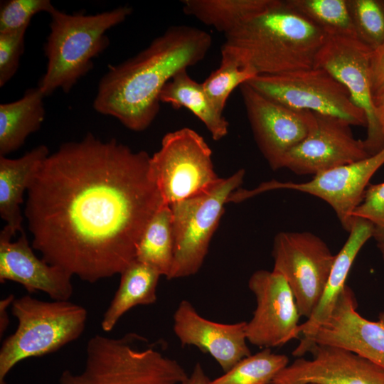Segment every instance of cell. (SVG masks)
Masks as SVG:
<instances>
[{"label":"cell","instance_id":"1","mask_svg":"<svg viewBox=\"0 0 384 384\" xmlns=\"http://www.w3.org/2000/svg\"><path fill=\"white\" fill-rule=\"evenodd\" d=\"M145 151L87 133L62 144L34 174L23 215L31 246L48 263L95 283L135 260L164 204Z\"/></svg>","mask_w":384,"mask_h":384},{"label":"cell","instance_id":"2","mask_svg":"<svg viewBox=\"0 0 384 384\" xmlns=\"http://www.w3.org/2000/svg\"><path fill=\"white\" fill-rule=\"evenodd\" d=\"M211 44V36L200 28H168L134 56L109 66L99 81L93 108L130 130L146 129L159 112L165 85L180 71L201 62Z\"/></svg>","mask_w":384,"mask_h":384},{"label":"cell","instance_id":"3","mask_svg":"<svg viewBox=\"0 0 384 384\" xmlns=\"http://www.w3.org/2000/svg\"><path fill=\"white\" fill-rule=\"evenodd\" d=\"M326 37L285 0H276L225 35L221 52L232 55L257 75H279L313 68Z\"/></svg>","mask_w":384,"mask_h":384},{"label":"cell","instance_id":"4","mask_svg":"<svg viewBox=\"0 0 384 384\" xmlns=\"http://www.w3.org/2000/svg\"><path fill=\"white\" fill-rule=\"evenodd\" d=\"M132 13L123 6L96 14H66L55 8L44 44L46 70L38 88L44 96L58 89L68 93L92 68V59L109 46L106 32Z\"/></svg>","mask_w":384,"mask_h":384},{"label":"cell","instance_id":"5","mask_svg":"<svg viewBox=\"0 0 384 384\" xmlns=\"http://www.w3.org/2000/svg\"><path fill=\"white\" fill-rule=\"evenodd\" d=\"M129 333L119 338L95 335L87 342L82 372L65 370L60 384H182L188 377L176 360Z\"/></svg>","mask_w":384,"mask_h":384},{"label":"cell","instance_id":"6","mask_svg":"<svg viewBox=\"0 0 384 384\" xmlns=\"http://www.w3.org/2000/svg\"><path fill=\"white\" fill-rule=\"evenodd\" d=\"M11 306L18 326L1 347L0 384H6V376L18 362L53 353L78 338L87 317L83 306L69 300L46 302L25 295Z\"/></svg>","mask_w":384,"mask_h":384},{"label":"cell","instance_id":"7","mask_svg":"<svg viewBox=\"0 0 384 384\" xmlns=\"http://www.w3.org/2000/svg\"><path fill=\"white\" fill-rule=\"evenodd\" d=\"M241 169L202 194L171 204L174 240L173 265L166 278L196 274L208 254L211 238L233 193L243 182Z\"/></svg>","mask_w":384,"mask_h":384},{"label":"cell","instance_id":"8","mask_svg":"<svg viewBox=\"0 0 384 384\" xmlns=\"http://www.w3.org/2000/svg\"><path fill=\"white\" fill-rule=\"evenodd\" d=\"M150 166L169 206L208 191L222 180L215 171L210 146L188 127L166 133L151 156Z\"/></svg>","mask_w":384,"mask_h":384},{"label":"cell","instance_id":"9","mask_svg":"<svg viewBox=\"0 0 384 384\" xmlns=\"http://www.w3.org/2000/svg\"><path fill=\"white\" fill-rule=\"evenodd\" d=\"M247 83L291 109L331 116L351 126H367L365 113L353 103L346 87L324 69L257 75Z\"/></svg>","mask_w":384,"mask_h":384},{"label":"cell","instance_id":"10","mask_svg":"<svg viewBox=\"0 0 384 384\" xmlns=\"http://www.w3.org/2000/svg\"><path fill=\"white\" fill-rule=\"evenodd\" d=\"M273 270L287 280L299 314L309 319L316 309L335 261L326 243L308 231H282L273 241Z\"/></svg>","mask_w":384,"mask_h":384},{"label":"cell","instance_id":"11","mask_svg":"<svg viewBox=\"0 0 384 384\" xmlns=\"http://www.w3.org/2000/svg\"><path fill=\"white\" fill-rule=\"evenodd\" d=\"M384 164V147L361 160L319 173L306 182H264L250 191H240L243 201L262 192L288 189L308 193L321 198L334 210L341 226L349 232L354 218L352 213L361 202L369 181Z\"/></svg>","mask_w":384,"mask_h":384},{"label":"cell","instance_id":"12","mask_svg":"<svg viewBox=\"0 0 384 384\" xmlns=\"http://www.w3.org/2000/svg\"><path fill=\"white\" fill-rule=\"evenodd\" d=\"M371 50L357 38L327 36L314 66L326 70L341 83L353 103L365 113L367 136L363 142L370 155L384 147V132L375 114L371 90L369 69Z\"/></svg>","mask_w":384,"mask_h":384},{"label":"cell","instance_id":"13","mask_svg":"<svg viewBox=\"0 0 384 384\" xmlns=\"http://www.w3.org/2000/svg\"><path fill=\"white\" fill-rule=\"evenodd\" d=\"M240 94L255 140L272 170L281 169L286 154L304 140L314 123L311 111L287 107L247 82Z\"/></svg>","mask_w":384,"mask_h":384},{"label":"cell","instance_id":"14","mask_svg":"<svg viewBox=\"0 0 384 384\" xmlns=\"http://www.w3.org/2000/svg\"><path fill=\"white\" fill-rule=\"evenodd\" d=\"M248 287L255 297L257 306L246 324L247 341L257 347L271 348L297 338L301 334V315L284 276L273 270H259L250 276Z\"/></svg>","mask_w":384,"mask_h":384},{"label":"cell","instance_id":"15","mask_svg":"<svg viewBox=\"0 0 384 384\" xmlns=\"http://www.w3.org/2000/svg\"><path fill=\"white\" fill-rule=\"evenodd\" d=\"M314 114V123L310 132L286 154L281 169H288L298 175L315 176L370 156L363 140L355 138L348 123L331 116Z\"/></svg>","mask_w":384,"mask_h":384},{"label":"cell","instance_id":"16","mask_svg":"<svg viewBox=\"0 0 384 384\" xmlns=\"http://www.w3.org/2000/svg\"><path fill=\"white\" fill-rule=\"evenodd\" d=\"M313 358H297L270 384H384V368L348 350L315 344Z\"/></svg>","mask_w":384,"mask_h":384},{"label":"cell","instance_id":"17","mask_svg":"<svg viewBox=\"0 0 384 384\" xmlns=\"http://www.w3.org/2000/svg\"><path fill=\"white\" fill-rule=\"evenodd\" d=\"M357 306L354 293L346 285L330 316L316 331L312 347L321 344L342 348L384 368V311L379 313L377 321H370L360 315Z\"/></svg>","mask_w":384,"mask_h":384},{"label":"cell","instance_id":"18","mask_svg":"<svg viewBox=\"0 0 384 384\" xmlns=\"http://www.w3.org/2000/svg\"><path fill=\"white\" fill-rule=\"evenodd\" d=\"M173 319V330L181 346H193L210 354L224 372L251 355L246 321L222 324L206 319L187 300L179 303Z\"/></svg>","mask_w":384,"mask_h":384},{"label":"cell","instance_id":"19","mask_svg":"<svg viewBox=\"0 0 384 384\" xmlns=\"http://www.w3.org/2000/svg\"><path fill=\"white\" fill-rule=\"evenodd\" d=\"M73 276L62 268L38 258L26 234L16 241L0 235V282H17L29 292L47 294L53 300L68 301L73 293Z\"/></svg>","mask_w":384,"mask_h":384},{"label":"cell","instance_id":"20","mask_svg":"<svg viewBox=\"0 0 384 384\" xmlns=\"http://www.w3.org/2000/svg\"><path fill=\"white\" fill-rule=\"evenodd\" d=\"M348 233L346 241L336 255L326 285L316 309L311 316L299 325V331L303 338L292 352L297 358L302 357L311 348L316 331L330 316L346 286V279L356 256L366 242L373 238V226L365 219L354 218Z\"/></svg>","mask_w":384,"mask_h":384},{"label":"cell","instance_id":"21","mask_svg":"<svg viewBox=\"0 0 384 384\" xmlns=\"http://www.w3.org/2000/svg\"><path fill=\"white\" fill-rule=\"evenodd\" d=\"M50 154L39 145L17 159L0 156V216L6 224L0 235L11 239L23 231L21 205L34 174Z\"/></svg>","mask_w":384,"mask_h":384},{"label":"cell","instance_id":"22","mask_svg":"<svg viewBox=\"0 0 384 384\" xmlns=\"http://www.w3.org/2000/svg\"><path fill=\"white\" fill-rule=\"evenodd\" d=\"M159 99L175 109H188L204 124L213 140L219 141L228 134V120L208 97L202 82L192 79L187 70L178 73L165 85Z\"/></svg>","mask_w":384,"mask_h":384},{"label":"cell","instance_id":"23","mask_svg":"<svg viewBox=\"0 0 384 384\" xmlns=\"http://www.w3.org/2000/svg\"><path fill=\"white\" fill-rule=\"evenodd\" d=\"M44 97L37 87L28 89L16 101L0 105V156L18 150L40 129L45 119Z\"/></svg>","mask_w":384,"mask_h":384},{"label":"cell","instance_id":"24","mask_svg":"<svg viewBox=\"0 0 384 384\" xmlns=\"http://www.w3.org/2000/svg\"><path fill=\"white\" fill-rule=\"evenodd\" d=\"M161 276L151 266L136 260L133 261L120 274L119 287L101 321L102 330L111 331L119 319L132 308L156 302Z\"/></svg>","mask_w":384,"mask_h":384},{"label":"cell","instance_id":"25","mask_svg":"<svg viewBox=\"0 0 384 384\" xmlns=\"http://www.w3.org/2000/svg\"><path fill=\"white\" fill-rule=\"evenodd\" d=\"M276 0H183L186 15L224 35L271 7Z\"/></svg>","mask_w":384,"mask_h":384},{"label":"cell","instance_id":"26","mask_svg":"<svg viewBox=\"0 0 384 384\" xmlns=\"http://www.w3.org/2000/svg\"><path fill=\"white\" fill-rule=\"evenodd\" d=\"M174 255L172 213L164 203L152 217L139 240L135 260L146 264L168 277Z\"/></svg>","mask_w":384,"mask_h":384},{"label":"cell","instance_id":"27","mask_svg":"<svg viewBox=\"0 0 384 384\" xmlns=\"http://www.w3.org/2000/svg\"><path fill=\"white\" fill-rule=\"evenodd\" d=\"M327 36L356 37L347 0H285Z\"/></svg>","mask_w":384,"mask_h":384},{"label":"cell","instance_id":"28","mask_svg":"<svg viewBox=\"0 0 384 384\" xmlns=\"http://www.w3.org/2000/svg\"><path fill=\"white\" fill-rule=\"evenodd\" d=\"M289 365V358L272 352L271 348L250 355L208 384H270L275 376Z\"/></svg>","mask_w":384,"mask_h":384},{"label":"cell","instance_id":"29","mask_svg":"<svg viewBox=\"0 0 384 384\" xmlns=\"http://www.w3.org/2000/svg\"><path fill=\"white\" fill-rule=\"evenodd\" d=\"M256 75L257 73L253 68L243 65L232 55L221 52L219 68L202 84L213 105L223 113L231 92Z\"/></svg>","mask_w":384,"mask_h":384},{"label":"cell","instance_id":"30","mask_svg":"<svg viewBox=\"0 0 384 384\" xmlns=\"http://www.w3.org/2000/svg\"><path fill=\"white\" fill-rule=\"evenodd\" d=\"M357 38L371 50L384 43V0H347Z\"/></svg>","mask_w":384,"mask_h":384},{"label":"cell","instance_id":"31","mask_svg":"<svg viewBox=\"0 0 384 384\" xmlns=\"http://www.w3.org/2000/svg\"><path fill=\"white\" fill-rule=\"evenodd\" d=\"M55 9L49 0H7L1 2L0 33L27 28L40 12L50 14Z\"/></svg>","mask_w":384,"mask_h":384},{"label":"cell","instance_id":"32","mask_svg":"<svg viewBox=\"0 0 384 384\" xmlns=\"http://www.w3.org/2000/svg\"><path fill=\"white\" fill-rule=\"evenodd\" d=\"M352 216L371 223L373 226V238L377 243L384 242V182L368 186Z\"/></svg>","mask_w":384,"mask_h":384},{"label":"cell","instance_id":"33","mask_svg":"<svg viewBox=\"0 0 384 384\" xmlns=\"http://www.w3.org/2000/svg\"><path fill=\"white\" fill-rule=\"evenodd\" d=\"M26 30L0 33V87L5 85L18 70Z\"/></svg>","mask_w":384,"mask_h":384},{"label":"cell","instance_id":"34","mask_svg":"<svg viewBox=\"0 0 384 384\" xmlns=\"http://www.w3.org/2000/svg\"><path fill=\"white\" fill-rule=\"evenodd\" d=\"M373 96L384 92V43L371 50L369 60Z\"/></svg>","mask_w":384,"mask_h":384},{"label":"cell","instance_id":"35","mask_svg":"<svg viewBox=\"0 0 384 384\" xmlns=\"http://www.w3.org/2000/svg\"><path fill=\"white\" fill-rule=\"evenodd\" d=\"M209 381L203 368L200 363H197L191 374L188 375L182 384H208Z\"/></svg>","mask_w":384,"mask_h":384},{"label":"cell","instance_id":"36","mask_svg":"<svg viewBox=\"0 0 384 384\" xmlns=\"http://www.w3.org/2000/svg\"><path fill=\"white\" fill-rule=\"evenodd\" d=\"M14 295L11 294L8 296L6 299L1 300L0 302V314H1V319H0V331H1V336L4 333V331L6 330V328L9 325V316L7 314L6 308L11 305L12 302L14 299Z\"/></svg>","mask_w":384,"mask_h":384},{"label":"cell","instance_id":"37","mask_svg":"<svg viewBox=\"0 0 384 384\" xmlns=\"http://www.w3.org/2000/svg\"><path fill=\"white\" fill-rule=\"evenodd\" d=\"M373 105L377 121L384 132V92L373 97Z\"/></svg>","mask_w":384,"mask_h":384},{"label":"cell","instance_id":"38","mask_svg":"<svg viewBox=\"0 0 384 384\" xmlns=\"http://www.w3.org/2000/svg\"><path fill=\"white\" fill-rule=\"evenodd\" d=\"M377 247L380 252L383 260H384V242L377 243Z\"/></svg>","mask_w":384,"mask_h":384},{"label":"cell","instance_id":"39","mask_svg":"<svg viewBox=\"0 0 384 384\" xmlns=\"http://www.w3.org/2000/svg\"><path fill=\"white\" fill-rule=\"evenodd\" d=\"M308 384H316V383H308Z\"/></svg>","mask_w":384,"mask_h":384}]
</instances>
